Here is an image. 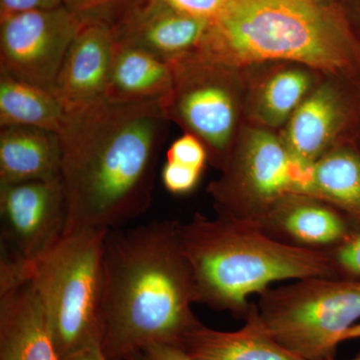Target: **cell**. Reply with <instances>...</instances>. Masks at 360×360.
Returning a JSON list of instances; mask_svg holds the SVG:
<instances>
[{
	"label": "cell",
	"mask_w": 360,
	"mask_h": 360,
	"mask_svg": "<svg viewBox=\"0 0 360 360\" xmlns=\"http://www.w3.org/2000/svg\"><path fill=\"white\" fill-rule=\"evenodd\" d=\"M161 101L103 99L66 112L58 132L65 234L120 229L148 212L168 122Z\"/></svg>",
	"instance_id": "obj_1"
},
{
	"label": "cell",
	"mask_w": 360,
	"mask_h": 360,
	"mask_svg": "<svg viewBox=\"0 0 360 360\" xmlns=\"http://www.w3.org/2000/svg\"><path fill=\"white\" fill-rule=\"evenodd\" d=\"M198 288L179 238V221L161 220L105 238L101 347L127 360L153 345L181 347L200 321Z\"/></svg>",
	"instance_id": "obj_2"
},
{
	"label": "cell",
	"mask_w": 360,
	"mask_h": 360,
	"mask_svg": "<svg viewBox=\"0 0 360 360\" xmlns=\"http://www.w3.org/2000/svg\"><path fill=\"white\" fill-rule=\"evenodd\" d=\"M179 238L198 288V303L245 319L251 295L277 281L338 277L329 251L278 240L252 222L195 213L179 222Z\"/></svg>",
	"instance_id": "obj_3"
},
{
	"label": "cell",
	"mask_w": 360,
	"mask_h": 360,
	"mask_svg": "<svg viewBox=\"0 0 360 360\" xmlns=\"http://www.w3.org/2000/svg\"><path fill=\"white\" fill-rule=\"evenodd\" d=\"M198 51L229 68L290 60L333 72L360 63L347 25L317 0H231Z\"/></svg>",
	"instance_id": "obj_4"
},
{
	"label": "cell",
	"mask_w": 360,
	"mask_h": 360,
	"mask_svg": "<svg viewBox=\"0 0 360 360\" xmlns=\"http://www.w3.org/2000/svg\"><path fill=\"white\" fill-rule=\"evenodd\" d=\"M108 231L87 229L65 234L35 259L4 255L0 278L28 281L37 290L63 360L94 345L103 335V257Z\"/></svg>",
	"instance_id": "obj_5"
},
{
	"label": "cell",
	"mask_w": 360,
	"mask_h": 360,
	"mask_svg": "<svg viewBox=\"0 0 360 360\" xmlns=\"http://www.w3.org/2000/svg\"><path fill=\"white\" fill-rule=\"evenodd\" d=\"M258 296L270 335L302 360L335 359L343 335L360 319V279L305 277Z\"/></svg>",
	"instance_id": "obj_6"
},
{
	"label": "cell",
	"mask_w": 360,
	"mask_h": 360,
	"mask_svg": "<svg viewBox=\"0 0 360 360\" xmlns=\"http://www.w3.org/2000/svg\"><path fill=\"white\" fill-rule=\"evenodd\" d=\"M311 170L312 165L298 160L285 142L266 131H253L210 193L219 214L258 225L283 196L309 195Z\"/></svg>",
	"instance_id": "obj_7"
},
{
	"label": "cell",
	"mask_w": 360,
	"mask_h": 360,
	"mask_svg": "<svg viewBox=\"0 0 360 360\" xmlns=\"http://www.w3.org/2000/svg\"><path fill=\"white\" fill-rule=\"evenodd\" d=\"M172 86L162 99L168 120L194 135L208 153L220 158L231 144L236 122V101L226 82L229 66L196 51L170 61Z\"/></svg>",
	"instance_id": "obj_8"
},
{
	"label": "cell",
	"mask_w": 360,
	"mask_h": 360,
	"mask_svg": "<svg viewBox=\"0 0 360 360\" xmlns=\"http://www.w3.org/2000/svg\"><path fill=\"white\" fill-rule=\"evenodd\" d=\"M84 16L65 6L1 16L0 75L52 92Z\"/></svg>",
	"instance_id": "obj_9"
},
{
	"label": "cell",
	"mask_w": 360,
	"mask_h": 360,
	"mask_svg": "<svg viewBox=\"0 0 360 360\" xmlns=\"http://www.w3.org/2000/svg\"><path fill=\"white\" fill-rule=\"evenodd\" d=\"M1 248L30 262L65 234L66 203L60 179L0 184Z\"/></svg>",
	"instance_id": "obj_10"
},
{
	"label": "cell",
	"mask_w": 360,
	"mask_h": 360,
	"mask_svg": "<svg viewBox=\"0 0 360 360\" xmlns=\"http://www.w3.org/2000/svg\"><path fill=\"white\" fill-rule=\"evenodd\" d=\"M84 23L71 44L52 94L66 112L105 99L115 39L108 21L84 15Z\"/></svg>",
	"instance_id": "obj_11"
},
{
	"label": "cell",
	"mask_w": 360,
	"mask_h": 360,
	"mask_svg": "<svg viewBox=\"0 0 360 360\" xmlns=\"http://www.w3.org/2000/svg\"><path fill=\"white\" fill-rule=\"evenodd\" d=\"M129 1L120 20L108 23L115 41L141 47L167 63L198 51L210 30L212 21L179 13L158 0Z\"/></svg>",
	"instance_id": "obj_12"
},
{
	"label": "cell",
	"mask_w": 360,
	"mask_h": 360,
	"mask_svg": "<svg viewBox=\"0 0 360 360\" xmlns=\"http://www.w3.org/2000/svg\"><path fill=\"white\" fill-rule=\"evenodd\" d=\"M258 226L283 243L326 251L342 245L360 229L335 206L302 193L281 198Z\"/></svg>",
	"instance_id": "obj_13"
},
{
	"label": "cell",
	"mask_w": 360,
	"mask_h": 360,
	"mask_svg": "<svg viewBox=\"0 0 360 360\" xmlns=\"http://www.w3.org/2000/svg\"><path fill=\"white\" fill-rule=\"evenodd\" d=\"M0 360H61L44 304L28 281L0 290Z\"/></svg>",
	"instance_id": "obj_14"
},
{
	"label": "cell",
	"mask_w": 360,
	"mask_h": 360,
	"mask_svg": "<svg viewBox=\"0 0 360 360\" xmlns=\"http://www.w3.org/2000/svg\"><path fill=\"white\" fill-rule=\"evenodd\" d=\"M245 319V326L236 331L215 330L200 322L180 349L191 360H302L272 338L257 304H250Z\"/></svg>",
	"instance_id": "obj_15"
},
{
	"label": "cell",
	"mask_w": 360,
	"mask_h": 360,
	"mask_svg": "<svg viewBox=\"0 0 360 360\" xmlns=\"http://www.w3.org/2000/svg\"><path fill=\"white\" fill-rule=\"evenodd\" d=\"M58 132L25 125L0 127V184L58 179Z\"/></svg>",
	"instance_id": "obj_16"
},
{
	"label": "cell",
	"mask_w": 360,
	"mask_h": 360,
	"mask_svg": "<svg viewBox=\"0 0 360 360\" xmlns=\"http://www.w3.org/2000/svg\"><path fill=\"white\" fill-rule=\"evenodd\" d=\"M172 86L169 63L141 47L115 41L105 99L116 103L160 101Z\"/></svg>",
	"instance_id": "obj_17"
},
{
	"label": "cell",
	"mask_w": 360,
	"mask_h": 360,
	"mask_svg": "<svg viewBox=\"0 0 360 360\" xmlns=\"http://www.w3.org/2000/svg\"><path fill=\"white\" fill-rule=\"evenodd\" d=\"M345 120V110L338 94L329 87L314 92L293 113L286 146L304 165H314L326 155L331 141Z\"/></svg>",
	"instance_id": "obj_18"
},
{
	"label": "cell",
	"mask_w": 360,
	"mask_h": 360,
	"mask_svg": "<svg viewBox=\"0 0 360 360\" xmlns=\"http://www.w3.org/2000/svg\"><path fill=\"white\" fill-rule=\"evenodd\" d=\"M309 195L326 201L360 225V153L336 148L315 161Z\"/></svg>",
	"instance_id": "obj_19"
},
{
	"label": "cell",
	"mask_w": 360,
	"mask_h": 360,
	"mask_svg": "<svg viewBox=\"0 0 360 360\" xmlns=\"http://www.w3.org/2000/svg\"><path fill=\"white\" fill-rule=\"evenodd\" d=\"M66 111L51 91L0 75V127L25 125L60 131Z\"/></svg>",
	"instance_id": "obj_20"
},
{
	"label": "cell",
	"mask_w": 360,
	"mask_h": 360,
	"mask_svg": "<svg viewBox=\"0 0 360 360\" xmlns=\"http://www.w3.org/2000/svg\"><path fill=\"white\" fill-rule=\"evenodd\" d=\"M310 78L302 70H283L265 85L262 96V111L265 120L278 124L300 106L307 94Z\"/></svg>",
	"instance_id": "obj_21"
},
{
	"label": "cell",
	"mask_w": 360,
	"mask_h": 360,
	"mask_svg": "<svg viewBox=\"0 0 360 360\" xmlns=\"http://www.w3.org/2000/svg\"><path fill=\"white\" fill-rule=\"evenodd\" d=\"M208 153L205 144L194 135L184 134L168 148L167 161L201 170L205 167Z\"/></svg>",
	"instance_id": "obj_22"
},
{
	"label": "cell",
	"mask_w": 360,
	"mask_h": 360,
	"mask_svg": "<svg viewBox=\"0 0 360 360\" xmlns=\"http://www.w3.org/2000/svg\"><path fill=\"white\" fill-rule=\"evenodd\" d=\"M338 277L360 279V229L342 245L329 250Z\"/></svg>",
	"instance_id": "obj_23"
},
{
	"label": "cell",
	"mask_w": 360,
	"mask_h": 360,
	"mask_svg": "<svg viewBox=\"0 0 360 360\" xmlns=\"http://www.w3.org/2000/svg\"><path fill=\"white\" fill-rule=\"evenodd\" d=\"M201 172V170L195 168L167 161L161 172V179L165 188L170 193H187L193 191L198 184Z\"/></svg>",
	"instance_id": "obj_24"
},
{
	"label": "cell",
	"mask_w": 360,
	"mask_h": 360,
	"mask_svg": "<svg viewBox=\"0 0 360 360\" xmlns=\"http://www.w3.org/2000/svg\"><path fill=\"white\" fill-rule=\"evenodd\" d=\"M120 1L122 0H110L108 6ZM158 1L187 15L212 21L222 13L231 0H158Z\"/></svg>",
	"instance_id": "obj_25"
},
{
	"label": "cell",
	"mask_w": 360,
	"mask_h": 360,
	"mask_svg": "<svg viewBox=\"0 0 360 360\" xmlns=\"http://www.w3.org/2000/svg\"><path fill=\"white\" fill-rule=\"evenodd\" d=\"M65 4V0H0L1 16L30 11L53 9Z\"/></svg>",
	"instance_id": "obj_26"
},
{
	"label": "cell",
	"mask_w": 360,
	"mask_h": 360,
	"mask_svg": "<svg viewBox=\"0 0 360 360\" xmlns=\"http://www.w3.org/2000/svg\"><path fill=\"white\" fill-rule=\"evenodd\" d=\"M143 354L149 360H191L180 348L170 345H150L144 350Z\"/></svg>",
	"instance_id": "obj_27"
},
{
	"label": "cell",
	"mask_w": 360,
	"mask_h": 360,
	"mask_svg": "<svg viewBox=\"0 0 360 360\" xmlns=\"http://www.w3.org/2000/svg\"><path fill=\"white\" fill-rule=\"evenodd\" d=\"M110 1V0H65V6L82 15H87L103 11Z\"/></svg>",
	"instance_id": "obj_28"
},
{
	"label": "cell",
	"mask_w": 360,
	"mask_h": 360,
	"mask_svg": "<svg viewBox=\"0 0 360 360\" xmlns=\"http://www.w3.org/2000/svg\"><path fill=\"white\" fill-rule=\"evenodd\" d=\"M63 360H110L108 359L103 349H101V345H90V347L84 348L75 354L65 357Z\"/></svg>",
	"instance_id": "obj_29"
},
{
	"label": "cell",
	"mask_w": 360,
	"mask_h": 360,
	"mask_svg": "<svg viewBox=\"0 0 360 360\" xmlns=\"http://www.w3.org/2000/svg\"><path fill=\"white\" fill-rule=\"evenodd\" d=\"M359 338H360V323L354 324V326L348 329L345 335H343V341L359 340Z\"/></svg>",
	"instance_id": "obj_30"
},
{
	"label": "cell",
	"mask_w": 360,
	"mask_h": 360,
	"mask_svg": "<svg viewBox=\"0 0 360 360\" xmlns=\"http://www.w3.org/2000/svg\"><path fill=\"white\" fill-rule=\"evenodd\" d=\"M127 360H149L148 357L146 356L143 354L135 355V356L130 357V359Z\"/></svg>",
	"instance_id": "obj_31"
},
{
	"label": "cell",
	"mask_w": 360,
	"mask_h": 360,
	"mask_svg": "<svg viewBox=\"0 0 360 360\" xmlns=\"http://www.w3.org/2000/svg\"><path fill=\"white\" fill-rule=\"evenodd\" d=\"M331 360H335V359H331ZM348 360H360V354L359 355H356V356H355L354 359H348Z\"/></svg>",
	"instance_id": "obj_32"
}]
</instances>
